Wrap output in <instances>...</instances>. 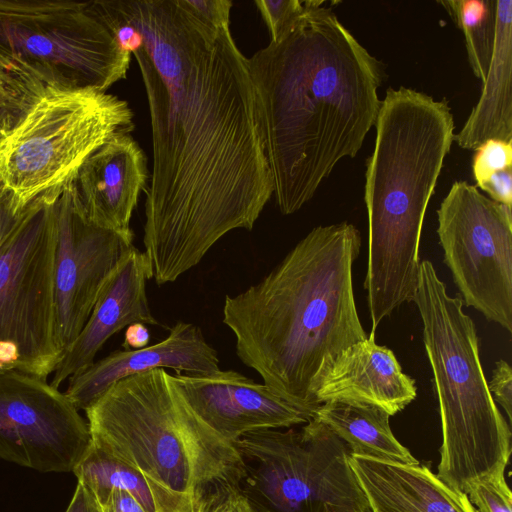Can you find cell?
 I'll return each instance as SVG.
<instances>
[{"label": "cell", "instance_id": "1", "mask_svg": "<svg viewBox=\"0 0 512 512\" xmlns=\"http://www.w3.org/2000/svg\"><path fill=\"white\" fill-rule=\"evenodd\" d=\"M108 3L143 36L132 54L152 138L143 243L162 285L228 232L252 230L273 195L260 106L230 25L210 23L187 0Z\"/></svg>", "mask_w": 512, "mask_h": 512}, {"label": "cell", "instance_id": "2", "mask_svg": "<svg viewBox=\"0 0 512 512\" xmlns=\"http://www.w3.org/2000/svg\"><path fill=\"white\" fill-rule=\"evenodd\" d=\"M323 1L248 58L260 106L273 194L280 212H297L336 164L353 158L375 126L384 64Z\"/></svg>", "mask_w": 512, "mask_h": 512}, {"label": "cell", "instance_id": "3", "mask_svg": "<svg viewBox=\"0 0 512 512\" xmlns=\"http://www.w3.org/2000/svg\"><path fill=\"white\" fill-rule=\"evenodd\" d=\"M360 248L353 224L317 226L260 282L226 295L223 323L237 356L279 396L318 408L316 391L338 355L368 337L353 290Z\"/></svg>", "mask_w": 512, "mask_h": 512}, {"label": "cell", "instance_id": "4", "mask_svg": "<svg viewBox=\"0 0 512 512\" xmlns=\"http://www.w3.org/2000/svg\"><path fill=\"white\" fill-rule=\"evenodd\" d=\"M367 159L364 201L368 263L364 280L371 336L403 303L413 301L419 278L424 217L454 138L444 99L411 88H389L376 120Z\"/></svg>", "mask_w": 512, "mask_h": 512}, {"label": "cell", "instance_id": "5", "mask_svg": "<svg viewBox=\"0 0 512 512\" xmlns=\"http://www.w3.org/2000/svg\"><path fill=\"white\" fill-rule=\"evenodd\" d=\"M85 413L91 444L139 472L182 512H210L239 494L238 451L163 368L117 381Z\"/></svg>", "mask_w": 512, "mask_h": 512}, {"label": "cell", "instance_id": "6", "mask_svg": "<svg viewBox=\"0 0 512 512\" xmlns=\"http://www.w3.org/2000/svg\"><path fill=\"white\" fill-rule=\"evenodd\" d=\"M413 301L438 398L442 444L437 476L467 494L480 480L505 474L511 455L510 424L484 375L479 338L461 296H450L433 264L420 262Z\"/></svg>", "mask_w": 512, "mask_h": 512}, {"label": "cell", "instance_id": "7", "mask_svg": "<svg viewBox=\"0 0 512 512\" xmlns=\"http://www.w3.org/2000/svg\"><path fill=\"white\" fill-rule=\"evenodd\" d=\"M133 129V112L118 96L42 85L0 121V190L23 212L65 189L94 151Z\"/></svg>", "mask_w": 512, "mask_h": 512}, {"label": "cell", "instance_id": "8", "mask_svg": "<svg viewBox=\"0 0 512 512\" xmlns=\"http://www.w3.org/2000/svg\"><path fill=\"white\" fill-rule=\"evenodd\" d=\"M232 444L243 464L239 494L257 512H372L348 446L314 418L299 431L258 430Z\"/></svg>", "mask_w": 512, "mask_h": 512}, {"label": "cell", "instance_id": "9", "mask_svg": "<svg viewBox=\"0 0 512 512\" xmlns=\"http://www.w3.org/2000/svg\"><path fill=\"white\" fill-rule=\"evenodd\" d=\"M0 53L42 85L104 92L131 61L90 1L0 0Z\"/></svg>", "mask_w": 512, "mask_h": 512}, {"label": "cell", "instance_id": "10", "mask_svg": "<svg viewBox=\"0 0 512 512\" xmlns=\"http://www.w3.org/2000/svg\"><path fill=\"white\" fill-rule=\"evenodd\" d=\"M61 192L31 203L0 247V369L43 380L62 357L53 284L55 203Z\"/></svg>", "mask_w": 512, "mask_h": 512}, {"label": "cell", "instance_id": "11", "mask_svg": "<svg viewBox=\"0 0 512 512\" xmlns=\"http://www.w3.org/2000/svg\"><path fill=\"white\" fill-rule=\"evenodd\" d=\"M444 263L466 306L512 332L511 208L456 181L437 210Z\"/></svg>", "mask_w": 512, "mask_h": 512}, {"label": "cell", "instance_id": "12", "mask_svg": "<svg viewBox=\"0 0 512 512\" xmlns=\"http://www.w3.org/2000/svg\"><path fill=\"white\" fill-rule=\"evenodd\" d=\"M78 411L47 380L0 373V458L39 472H73L91 445Z\"/></svg>", "mask_w": 512, "mask_h": 512}, {"label": "cell", "instance_id": "13", "mask_svg": "<svg viewBox=\"0 0 512 512\" xmlns=\"http://www.w3.org/2000/svg\"><path fill=\"white\" fill-rule=\"evenodd\" d=\"M74 181L55 203V329L62 355L83 329L118 261L134 240L133 231L122 233L92 223L84 214Z\"/></svg>", "mask_w": 512, "mask_h": 512}, {"label": "cell", "instance_id": "14", "mask_svg": "<svg viewBox=\"0 0 512 512\" xmlns=\"http://www.w3.org/2000/svg\"><path fill=\"white\" fill-rule=\"evenodd\" d=\"M172 380L193 410L231 443L249 432L306 424L317 410L281 397L233 370L206 376L176 373Z\"/></svg>", "mask_w": 512, "mask_h": 512}, {"label": "cell", "instance_id": "15", "mask_svg": "<svg viewBox=\"0 0 512 512\" xmlns=\"http://www.w3.org/2000/svg\"><path fill=\"white\" fill-rule=\"evenodd\" d=\"M151 277L148 255L133 245L118 261L83 329L64 351L50 382L53 387L90 367L105 342L120 330L135 323L159 325L146 292Z\"/></svg>", "mask_w": 512, "mask_h": 512}, {"label": "cell", "instance_id": "16", "mask_svg": "<svg viewBox=\"0 0 512 512\" xmlns=\"http://www.w3.org/2000/svg\"><path fill=\"white\" fill-rule=\"evenodd\" d=\"M157 368H170L189 376H206L220 370L217 352L207 343L200 327L178 321L159 343L114 351L70 377L64 393L78 410L85 411L117 381Z\"/></svg>", "mask_w": 512, "mask_h": 512}, {"label": "cell", "instance_id": "17", "mask_svg": "<svg viewBox=\"0 0 512 512\" xmlns=\"http://www.w3.org/2000/svg\"><path fill=\"white\" fill-rule=\"evenodd\" d=\"M148 177L143 150L131 133H119L85 160L74 185L84 214L92 223L127 233L132 231V213Z\"/></svg>", "mask_w": 512, "mask_h": 512}, {"label": "cell", "instance_id": "18", "mask_svg": "<svg viewBox=\"0 0 512 512\" xmlns=\"http://www.w3.org/2000/svg\"><path fill=\"white\" fill-rule=\"evenodd\" d=\"M416 395L415 380L402 371L393 351L368 336L338 355L315 397L319 404L328 401L371 404L392 416Z\"/></svg>", "mask_w": 512, "mask_h": 512}, {"label": "cell", "instance_id": "19", "mask_svg": "<svg viewBox=\"0 0 512 512\" xmlns=\"http://www.w3.org/2000/svg\"><path fill=\"white\" fill-rule=\"evenodd\" d=\"M349 464L372 512H475L468 496L420 464L351 455Z\"/></svg>", "mask_w": 512, "mask_h": 512}, {"label": "cell", "instance_id": "20", "mask_svg": "<svg viewBox=\"0 0 512 512\" xmlns=\"http://www.w3.org/2000/svg\"><path fill=\"white\" fill-rule=\"evenodd\" d=\"M512 0H496L493 52L477 104L453 141L476 149L489 139L512 141Z\"/></svg>", "mask_w": 512, "mask_h": 512}, {"label": "cell", "instance_id": "21", "mask_svg": "<svg viewBox=\"0 0 512 512\" xmlns=\"http://www.w3.org/2000/svg\"><path fill=\"white\" fill-rule=\"evenodd\" d=\"M390 415L382 408L354 401H328L314 419L346 443L351 455L379 461L416 465L419 461L394 436Z\"/></svg>", "mask_w": 512, "mask_h": 512}, {"label": "cell", "instance_id": "22", "mask_svg": "<svg viewBox=\"0 0 512 512\" xmlns=\"http://www.w3.org/2000/svg\"><path fill=\"white\" fill-rule=\"evenodd\" d=\"M73 473L99 504L106 500L112 490H123L132 495L146 512H182L170 497L139 472L92 444Z\"/></svg>", "mask_w": 512, "mask_h": 512}, {"label": "cell", "instance_id": "23", "mask_svg": "<svg viewBox=\"0 0 512 512\" xmlns=\"http://www.w3.org/2000/svg\"><path fill=\"white\" fill-rule=\"evenodd\" d=\"M439 3L462 30L470 67L483 83L494 46L496 0H446Z\"/></svg>", "mask_w": 512, "mask_h": 512}, {"label": "cell", "instance_id": "24", "mask_svg": "<svg viewBox=\"0 0 512 512\" xmlns=\"http://www.w3.org/2000/svg\"><path fill=\"white\" fill-rule=\"evenodd\" d=\"M42 84L26 77L5 55L0 53V111L11 113Z\"/></svg>", "mask_w": 512, "mask_h": 512}, {"label": "cell", "instance_id": "25", "mask_svg": "<svg viewBox=\"0 0 512 512\" xmlns=\"http://www.w3.org/2000/svg\"><path fill=\"white\" fill-rule=\"evenodd\" d=\"M466 495L475 512H512V493L505 474L473 483Z\"/></svg>", "mask_w": 512, "mask_h": 512}, {"label": "cell", "instance_id": "26", "mask_svg": "<svg viewBox=\"0 0 512 512\" xmlns=\"http://www.w3.org/2000/svg\"><path fill=\"white\" fill-rule=\"evenodd\" d=\"M512 168V141L489 139L475 149L472 172L476 187L495 172Z\"/></svg>", "mask_w": 512, "mask_h": 512}, {"label": "cell", "instance_id": "27", "mask_svg": "<svg viewBox=\"0 0 512 512\" xmlns=\"http://www.w3.org/2000/svg\"><path fill=\"white\" fill-rule=\"evenodd\" d=\"M254 3L269 29L271 41L277 40L304 12L300 0H256Z\"/></svg>", "mask_w": 512, "mask_h": 512}, {"label": "cell", "instance_id": "28", "mask_svg": "<svg viewBox=\"0 0 512 512\" xmlns=\"http://www.w3.org/2000/svg\"><path fill=\"white\" fill-rule=\"evenodd\" d=\"M488 387L494 401L504 409L510 424L512 420V369L506 361L496 362Z\"/></svg>", "mask_w": 512, "mask_h": 512}, {"label": "cell", "instance_id": "29", "mask_svg": "<svg viewBox=\"0 0 512 512\" xmlns=\"http://www.w3.org/2000/svg\"><path fill=\"white\" fill-rule=\"evenodd\" d=\"M490 199L512 208V168L495 172L478 186Z\"/></svg>", "mask_w": 512, "mask_h": 512}, {"label": "cell", "instance_id": "30", "mask_svg": "<svg viewBox=\"0 0 512 512\" xmlns=\"http://www.w3.org/2000/svg\"><path fill=\"white\" fill-rule=\"evenodd\" d=\"M190 7L210 23L222 26L230 25V0H187Z\"/></svg>", "mask_w": 512, "mask_h": 512}, {"label": "cell", "instance_id": "31", "mask_svg": "<svg viewBox=\"0 0 512 512\" xmlns=\"http://www.w3.org/2000/svg\"><path fill=\"white\" fill-rule=\"evenodd\" d=\"M100 506L102 512H146L132 495L123 490H112Z\"/></svg>", "mask_w": 512, "mask_h": 512}, {"label": "cell", "instance_id": "32", "mask_svg": "<svg viewBox=\"0 0 512 512\" xmlns=\"http://www.w3.org/2000/svg\"><path fill=\"white\" fill-rule=\"evenodd\" d=\"M23 212H18L0 190V247L18 224Z\"/></svg>", "mask_w": 512, "mask_h": 512}, {"label": "cell", "instance_id": "33", "mask_svg": "<svg viewBox=\"0 0 512 512\" xmlns=\"http://www.w3.org/2000/svg\"><path fill=\"white\" fill-rule=\"evenodd\" d=\"M65 512H102V508L87 487L81 482H78L73 497Z\"/></svg>", "mask_w": 512, "mask_h": 512}, {"label": "cell", "instance_id": "34", "mask_svg": "<svg viewBox=\"0 0 512 512\" xmlns=\"http://www.w3.org/2000/svg\"><path fill=\"white\" fill-rule=\"evenodd\" d=\"M150 333L147 327L141 323H135L127 327L123 347L124 350H136L148 346Z\"/></svg>", "mask_w": 512, "mask_h": 512}, {"label": "cell", "instance_id": "35", "mask_svg": "<svg viewBox=\"0 0 512 512\" xmlns=\"http://www.w3.org/2000/svg\"><path fill=\"white\" fill-rule=\"evenodd\" d=\"M235 512H257L240 494L234 496Z\"/></svg>", "mask_w": 512, "mask_h": 512}, {"label": "cell", "instance_id": "36", "mask_svg": "<svg viewBox=\"0 0 512 512\" xmlns=\"http://www.w3.org/2000/svg\"><path fill=\"white\" fill-rule=\"evenodd\" d=\"M210 512H235L234 496L217 505Z\"/></svg>", "mask_w": 512, "mask_h": 512}, {"label": "cell", "instance_id": "37", "mask_svg": "<svg viewBox=\"0 0 512 512\" xmlns=\"http://www.w3.org/2000/svg\"><path fill=\"white\" fill-rule=\"evenodd\" d=\"M4 115H5V112H1V111H0V121H1V119L3 118V116H4Z\"/></svg>", "mask_w": 512, "mask_h": 512}, {"label": "cell", "instance_id": "38", "mask_svg": "<svg viewBox=\"0 0 512 512\" xmlns=\"http://www.w3.org/2000/svg\"><path fill=\"white\" fill-rule=\"evenodd\" d=\"M2 372H5V371H2V370L0 369V373H2Z\"/></svg>", "mask_w": 512, "mask_h": 512}]
</instances>
